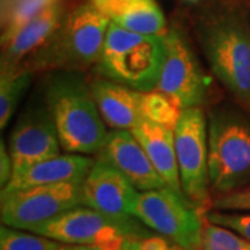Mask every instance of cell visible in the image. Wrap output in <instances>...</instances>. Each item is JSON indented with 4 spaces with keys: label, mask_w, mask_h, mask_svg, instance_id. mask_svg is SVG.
<instances>
[{
    "label": "cell",
    "mask_w": 250,
    "mask_h": 250,
    "mask_svg": "<svg viewBox=\"0 0 250 250\" xmlns=\"http://www.w3.org/2000/svg\"><path fill=\"white\" fill-rule=\"evenodd\" d=\"M189 24L208 70L233 102L250 113V13L241 0H206Z\"/></svg>",
    "instance_id": "1"
},
{
    "label": "cell",
    "mask_w": 250,
    "mask_h": 250,
    "mask_svg": "<svg viewBox=\"0 0 250 250\" xmlns=\"http://www.w3.org/2000/svg\"><path fill=\"white\" fill-rule=\"evenodd\" d=\"M65 153L96 156L107 141V125L100 116L83 72L52 71L42 86Z\"/></svg>",
    "instance_id": "2"
},
{
    "label": "cell",
    "mask_w": 250,
    "mask_h": 250,
    "mask_svg": "<svg viewBox=\"0 0 250 250\" xmlns=\"http://www.w3.org/2000/svg\"><path fill=\"white\" fill-rule=\"evenodd\" d=\"M110 20L93 4L81 3L62 18L52 38L20 68L34 72H83L98 64Z\"/></svg>",
    "instance_id": "3"
},
{
    "label": "cell",
    "mask_w": 250,
    "mask_h": 250,
    "mask_svg": "<svg viewBox=\"0 0 250 250\" xmlns=\"http://www.w3.org/2000/svg\"><path fill=\"white\" fill-rule=\"evenodd\" d=\"M211 199L250 187V117L214 104L207 111Z\"/></svg>",
    "instance_id": "4"
},
{
    "label": "cell",
    "mask_w": 250,
    "mask_h": 250,
    "mask_svg": "<svg viewBox=\"0 0 250 250\" xmlns=\"http://www.w3.org/2000/svg\"><path fill=\"white\" fill-rule=\"evenodd\" d=\"M166 56L163 36L145 35L110 22L96 74L139 92L157 88Z\"/></svg>",
    "instance_id": "5"
},
{
    "label": "cell",
    "mask_w": 250,
    "mask_h": 250,
    "mask_svg": "<svg viewBox=\"0 0 250 250\" xmlns=\"http://www.w3.org/2000/svg\"><path fill=\"white\" fill-rule=\"evenodd\" d=\"M132 215L179 249L202 250L206 218L184 193L168 187L139 192Z\"/></svg>",
    "instance_id": "6"
},
{
    "label": "cell",
    "mask_w": 250,
    "mask_h": 250,
    "mask_svg": "<svg viewBox=\"0 0 250 250\" xmlns=\"http://www.w3.org/2000/svg\"><path fill=\"white\" fill-rule=\"evenodd\" d=\"M31 232L47 236L62 245H92L103 248H124L128 242L153 235L136 218L120 220L86 206L75 207Z\"/></svg>",
    "instance_id": "7"
},
{
    "label": "cell",
    "mask_w": 250,
    "mask_h": 250,
    "mask_svg": "<svg viewBox=\"0 0 250 250\" xmlns=\"http://www.w3.org/2000/svg\"><path fill=\"white\" fill-rule=\"evenodd\" d=\"M166 56L156 90L171 99L181 110L202 107L207 100L208 78L199 62L187 29L168 24L163 35Z\"/></svg>",
    "instance_id": "8"
},
{
    "label": "cell",
    "mask_w": 250,
    "mask_h": 250,
    "mask_svg": "<svg viewBox=\"0 0 250 250\" xmlns=\"http://www.w3.org/2000/svg\"><path fill=\"white\" fill-rule=\"evenodd\" d=\"M82 203V182L0 192V220L11 228L32 231Z\"/></svg>",
    "instance_id": "9"
},
{
    "label": "cell",
    "mask_w": 250,
    "mask_h": 250,
    "mask_svg": "<svg viewBox=\"0 0 250 250\" xmlns=\"http://www.w3.org/2000/svg\"><path fill=\"white\" fill-rule=\"evenodd\" d=\"M182 193L199 208L210 206L207 116L202 107L184 108L174 128Z\"/></svg>",
    "instance_id": "10"
},
{
    "label": "cell",
    "mask_w": 250,
    "mask_h": 250,
    "mask_svg": "<svg viewBox=\"0 0 250 250\" xmlns=\"http://www.w3.org/2000/svg\"><path fill=\"white\" fill-rule=\"evenodd\" d=\"M7 147L14 170L62 153V143L43 90L31 99L20 114L10 132Z\"/></svg>",
    "instance_id": "11"
},
{
    "label": "cell",
    "mask_w": 250,
    "mask_h": 250,
    "mask_svg": "<svg viewBox=\"0 0 250 250\" xmlns=\"http://www.w3.org/2000/svg\"><path fill=\"white\" fill-rule=\"evenodd\" d=\"M139 190L103 156L96 154L95 163L82 181V203L103 214L126 220L135 218L132 210Z\"/></svg>",
    "instance_id": "12"
},
{
    "label": "cell",
    "mask_w": 250,
    "mask_h": 250,
    "mask_svg": "<svg viewBox=\"0 0 250 250\" xmlns=\"http://www.w3.org/2000/svg\"><path fill=\"white\" fill-rule=\"evenodd\" d=\"M98 154L121 171L139 192L167 187L142 145L128 129H110L106 145Z\"/></svg>",
    "instance_id": "13"
},
{
    "label": "cell",
    "mask_w": 250,
    "mask_h": 250,
    "mask_svg": "<svg viewBox=\"0 0 250 250\" xmlns=\"http://www.w3.org/2000/svg\"><path fill=\"white\" fill-rule=\"evenodd\" d=\"M92 156L60 153L31 166L13 171L10 182L1 190H16L41 185H57L67 182H82L92 168Z\"/></svg>",
    "instance_id": "14"
},
{
    "label": "cell",
    "mask_w": 250,
    "mask_h": 250,
    "mask_svg": "<svg viewBox=\"0 0 250 250\" xmlns=\"http://www.w3.org/2000/svg\"><path fill=\"white\" fill-rule=\"evenodd\" d=\"M65 14L67 10L64 3L59 1L29 20L10 41L1 45L0 71L18 70L31 54L52 38Z\"/></svg>",
    "instance_id": "15"
},
{
    "label": "cell",
    "mask_w": 250,
    "mask_h": 250,
    "mask_svg": "<svg viewBox=\"0 0 250 250\" xmlns=\"http://www.w3.org/2000/svg\"><path fill=\"white\" fill-rule=\"evenodd\" d=\"M89 85L100 116L108 128L131 131L143 120L141 108L142 92L98 74L89 78Z\"/></svg>",
    "instance_id": "16"
},
{
    "label": "cell",
    "mask_w": 250,
    "mask_h": 250,
    "mask_svg": "<svg viewBox=\"0 0 250 250\" xmlns=\"http://www.w3.org/2000/svg\"><path fill=\"white\" fill-rule=\"evenodd\" d=\"M110 22L145 35L163 36L168 22L156 0H92Z\"/></svg>",
    "instance_id": "17"
},
{
    "label": "cell",
    "mask_w": 250,
    "mask_h": 250,
    "mask_svg": "<svg viewBox=\"0 0 250 250\" xmlns=\"http://www.w3.org/2000/svg\"><path fill=\"white\" fill-rule=\"evenodd\" d=\"M131 132L143 146L153 167L164 179L166 185L182 193L174 131L143 118Z\"/></svg>",
    "instance_id": "18"
},
{
    "label": "cell",
    "mask_w": 250,
    "mask_h": 250,
    "mask_svg": "<svg viewBox=\"0 0 250 250\" xmlns=\"http://www.w3.org/2000/svg\"><path fill=\"white\" fill-rule=\"evenodd\" d=\"M28 70L0 71V129L4 131L34 78Z\"/></svg>",
    "instance_id": "19"
},
{
    "label": "cell",
    "mask_w": 250,
    "mask_h": 250,
    "mask_svg": "<svg viewBox=\"0 0 250 250\" xmlns=\"http://www.w3.org/2000/svg\"><path fill=\"white\" fill-rule=\"evenodd\" d=\"M62 0H7L1 10V45L10 41L42 10Z\"/></svg>",
    "instance_id": "20"
},
{
    "label": "cell",
    "mask_w": 250,
    "mask_h": 250,
    "mask_svg": "<svg viewBox=\"0 0 250 250\" xmlns=\"http://www.w3.org/2000/svg\"><path fill=\"white\" fill-rule=\"evenodd\" d=\"M141 108L143 118L172 131L178 123L182 111L171 99L156 89L142 92Z\"/></svg>",
    "instance_id": "21"
},
{
    "label": "cell",
    "mask_w": 250,
    "mask_h": 250,
    "mask_svg": "<svg viewBox=\"0 0 250 250\" xmlns=\"http://www.w3.org/2000/svg\"><path fill=\"white\" fill-rule=\"evenodd\" d=\"M62 243L39 233L25 232L1 224L0 250H62Z\"/></svg>",
    "instance_id": "22"
},
{
    "label": "cell",
    "mask_w": 250,
    "mask_h": 250,
    "mask_svg": "<svg viewBox=\"0 0 250 250\" xmlns=\"http://www.w3.org/2000/svg\"><path fill=\"white\" fill-rule=\"evenodd\" d=\"M202 250H250V241L229 228L206 220Z\"/></svg>",
    "instance_id": "23"
},
{
    "label": "cell",
    "mask_w": 250,
    "mask_h": 250,
    "mask_svg": "<svg viewBox=\"0 0 250 250\" xmlns=\"http://www.w3.org/2000/svg\"><path fill=\"white\" fill-rule=\"evenodd\" d=\"M205 218L208 223L223 225L250 241V211H221L208 210Z\"/></svg>",
    "instance_id": "24"
},
{
    "label": "cell",
    "mask_w": 250,
    "mask_h": 250,
    "mask_svg": "<svg viewBox=\"0 0 250 250\" xmlns=\"http://www.w3.org/2000/svg\"><path fill=\"white\" fill-rule=\"evenodd\" d=\"M210 208L221 211H250V187L213 197Z\"/></svg>",
    "instance_id": "25"
},
{
    "label": "cell",
    "mask_w": 250,
    "mask_h": 250,
    "mask_svg": "<svg viewBox=\"0 0 250 250\" xmlns=\"http://www.w3.org/2000/svg\"><path fill=\"white\" fill-rule=\"evenodd\" d=\"M14 171V164L10 156L9 147L6 146L4 139L0 141V187L4 188L10 182Z\"/></svg>",
    "instance_id": "26"
},
{
    "label": "cell",
    "mask_w": 250,
    "mask_h": 250,
    "mask_svg": "<svg viewBox=\"0 0 250 250\" xmlns=\"http://www.w3.org/2000/svg\"><path fill=\"white\" fill-rule=\"evenodd\" d=\"M138 250H175V245H170L166 238L150 235L138 242Z\"/></svg>",
    "instance_id": "27"
},
{
    "label": "cell",
    "mask_w": 250,
    "mask_h": 250,
    "mask_svg": "<svg viewBox=\"0 0 250 250\" xmlns=\"http://www.w3.org/2000/svg\"><path fill=\"white\" fill-rule=\"evenodd\" d=\"M139 239L128 242L124 248H103V246H92V245H62V250H138Z\"/></svg>",
    "instance_id": "28"
},
{
    "label": "cell",
    "mask_w": 250,
    "mask_h": 250,
    "mask_svg": "<svg viewBox=\"0 0 250 250\" xmlns=\"http://www.w3.org/2000/svg\"><path fill=\"white\" fill-rule=\"evenodd\" d=\"M182 3H185L188 6H190V7H193V6H197V4H200V3H203L206 0H181Z\"/></svg>",
    "instance_id": "29"
},
{
    "label": "cell",
    "mask_w": 250,
    "mask_h": 250,
    "mask_svg": "<svg viewBox=\"0 0 250 250\" xmlns=\"http://www.w3.org/2000/svg\"><path fill=\"white\" fill-rule=\"evenodd\" d=\"M175 250H178V246H175Z\"/></svg>",
    "instance_id": "30"
},
{
    "label": "cell",
    "mask_w": 250,
    "mask_h": 250,
    "mask_svg": "<svg viewBox=\"0 0 250 250\" xmlns=\"http://www.w3.org/2000/svg\"><path fill=\"white\" fill-rule=\"evenodd\" d=\"M178 250H182V249H179V248H178Z\"/></svg>",
    "instance_id": "31"
}]
</instances>
